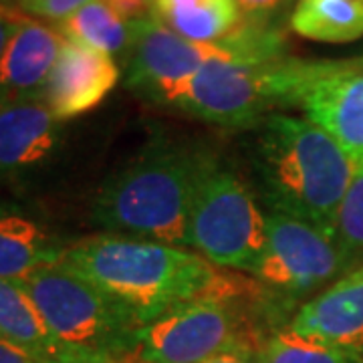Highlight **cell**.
Listing matches in <instances>:
<instances>
[{"instance_id":"obj_1","label":"cell","mask_w":363,"mask_h":363,"mask_svg":"<svg viewBox=\"0 0 363 363\" xmlns=\"http://www.w3.org/2000/svg\"><path fill=\"white\" fill-rule=\"evenodd\" d=\"M59 267L116 298L142 327L190 301H236L252 289L194 250L109 233L67 247Z\"/></svg>"},{"instance_id":"obj_2","label":"cell","mask_w":363,"mask_h":363,"mask_svg":"<svg viewBox=\"0 0 363 363\" xmlns=\"http://www.w3.org/2000/svg\"><path fill=\"white\" fill-rule=\"evenodd\" d=\"M257 128L252 169L264 204L335 236L355 174L350 156L307 117L272 113Z\"/></svg>"},{"instance_id":"obj_3","label":"cell","mask_w":363,"mask_h":363,"mask_svg":"<svg viewBox=\"0 0 363 363\" xmlns=\"http://www.w3.org/2000/svg\"><path fill=\"white\" fill-rule=\"evenodd\" d=\"M208 152L160 140L116 169L93 200L105 233L190 248V208Z\"/></svg>"},{"instance_id":"obj_4","label":"cell","mask_w":363,"mask_h":363,"mask_svg":"<svg viewBox=\"0 0 363 363\" xmlns=\"http://www.w3.org/2000/svg\"><path fill=\"white\" fill-rule=\"evenodd\" d=\"M16 283L67 347L93 363H128L142 325L116 298L59 264Z\"/></svg>"},{"instance_id":"obj_5","label":"cell","mask_w":363,"mask_h":363,"mask_svg":"<svg viewBox=\"0 0 363 363\" xmlns=\"http://www.w3.org/2000/svg\"><path fill=\"white\" fill-rule=\"evenodd\" d=\"M313 61L283 57L269 63L210 61L176 104L184 113L220 128H257L274 109L297 105Z\"/></svg>"},{"instance_id":"obj_6","label":"cell","mask_w":363,"mask_h":363,"mask_svg":"<svg viewBox=\"0 0 363 363\" xmlns=\"http://www.w3.org/2000/svg\"><path fill=\"white\" fill-rule=\"evenodd\" d=\"M267 247V216L233 168L208 152L190 208V248L218 269L255 274Z\"/></svg>"},{"instance_id":"obj_7","label":"cell","mask_w":363,"mask_h":363,"mask_svg":"<svg viewBox=\"0 0 363 363\" xmlns=\"http://www.w3.org/2000/svg\"><path fill=\"white\" fill-rule=\"evenodd\" d=\"M267 216V247L255 279L272 295L279 311L298 307L351 271L335 236L279 212Z\"/></svg>"},{"instance_id":"obj_8","label":"cell","mask_w":363,"mask_h":363,"mask_svg":"<svg viewBox=\"0 0 363 363\" xmlns=\"http://www.w3.org/2000/svg\"><path fill=\"white\" fill-rule=\"evenodd\" d=\"M264 337L234 301L198 298L142 327L128 363H202L230 350L257 353Z\"/></svg>"},{"instance_id":"obj_9","label":"cell","mask_w":363,"mask_h":363,"mask_svg":"<svg viewBox=\"0 0 363 363\" xmlns=\"http://www.w3.org/2000/svg\"><path fill=\"white\" fill-rule=\"evenodd\" d=\"M210 61L242 63L228 43L188 40L156 16H147L135 25V39L125 59V87L145 101L176 107L190 79Z\"/></svg>"},{"instance_id":"obj_10","label":"cell","mask_w":363,"mask_h":363,"mask_svg":"<svg viewBox=\"0 0 363 363\" xmlns=\"http://www.w3.org/2000/svg\"><path fill=\"white\" fill-rule=\"evenodd\" d=\"M295 107L341 145L355 168H362L363 57L315 61Z\"/></svg>"},{"instance_id":"obj_11","label":"cell","mask_w":363,"mask_h":363,"mask_svg":"<svg viewBox=\"0 0 363 363\" xmlns=\"http://www.w3.org/2000/svg\"><path fill=\"white\" fill-rule=\"evenodd\" d=\"M121 77L111 55L63 40L59 59L43 91V104L57 121H69L93 111L116 89Z\"/></svg>"},{"instance_id":"obj_12","label":"cell","mask_w":363,"mask_h":363,"mask_svg":"<svg viewBox=\"0 0 363 363\" xmlns=\"http://www.w3.org/2000/svg\"><path fill=\"white\" fill-rule=\"evenodd\" d=\"M289 327L298 335L363 353V264L305 301Z\"/></svg>"},{"instance_id":"obj_13","label":"cell","mask_w":363,"mask_h":363,"mask_svg":"<svg viewBox=\"0 0 363 363\" xmlns=\"http://www.w3.org/2000/svg\"><path fill=\"white\" fill-rule=\"evenodd\" d=\"M63 40L57 28L21 18L0 55V104L43 101Z\"/></svg>"},{"instance_id":"obj_14","label":"cell","mask_w":363,"mask_h":363,"mask_svg":"<svg viewBox=\"0 0 363 363\" xmlns=\"http://www.w3.org/2000/svg\"><path fill=\"white\" fill-rule=\"evenodd\" d=\"M59 123L40 99L0 104V178L45 164L57 152Z\"/></svg>"},{"instance_id":"obj_15","label":"cell","mask_w":363,"mask_h":363,"mask_svg":"<svg viewBox=\"0 0 363 363\" xmlns=\"http://www.w3.org/2000/svg\"><path fill=\"white\" fill-rule=\"evenodd\" d=\"M55 234L13 204H0V279L18 281L59 264L65 255Z\"/></svg>"},{"instance_id":"obj_16","label":"cell","mask_w":363,"mask_h":363,"mask_svg":"<svg viewBox=\"0 0 363 363\" xmlns=\"http://www.w3.org/2000/svg\"><path fill=\"white\" fill-rule=\"evenodd\" d=\"M0 339L26 351L37 363H93L52 335L16 281L0 279Z\"/></svg>"},{"instance_id":"obj_17","label":"cell","mask_w":363,"mask_h":363,"mask_svg":"<svg viewBox=\"0 0 363 363\" xmlns=\"http://www.w3.org/2000/svg\"><path fill=\"white\" fill-rule=\"evenodd\" d=\"M162 25L196 43H222L245 23L236 0H152Z\"/></svg>"},{"instance_id":"obj_18","label":"cell","mask_w":363,"mask_h":363,"mask_svg":"<svg viewBox=\"0 0 363 363\" xmlns=\"http://www.w3.org/2000/svg\"><path fill=\"white\" fill-rule=\"evenodd\" d=\"M135 23L125 21L104 0H91L77 13L67 16L57 25L59 35L93 51L128 59L135 39Z\"/></svg>"},{"instance_id":"obj_19","label":"cell","mask_w":363,"mask_h":363,"mask_svg":"<svg viewBox=\"0 0 363 363\" xmlns=\"http://www.w3.org/2000/svg\"><path fill=\"white\" fill-rule=\"evenodd\" d=\"M289 26L295 35L315 43H353L363 37V2L297 0Z\"/></svg>"},{"instance_id":"obj_20","label":"cell","mask_w":363,"mask_h":363,"mask_svg":"<svg viewBox=\"0 0 363 363\" xmlns=\"http://www.w3.org/2000/svg\"><path fill=\"white\" fill-rule=\"evenodd\" d=\"M257 363H363V353L295 333L289 325L271 331L257 350Z\"/></svg>"},{"instance_id":"obj_21","label":"cell","mask_w":363,"mask_h":363,"mask_svg":"<svg viewBox=\"0 0 363 363\" xmlns=\"http://www.w3.org/2000/svg\"><path fill=\"white\" fill-rule=\"evenodd\" d=\"M335 240L350 260L351 269L363 264V166L355 168L347 194L339 208Z\"/></svg>"},{"instance_id":"obj_22","label":"cell","mask_w":363,"mask_h":363,"mask_svg":"<svg viewBox=\"0 0 363 363\" xmlns=\"http://www.w3.org/2000/svg\"><path fill=\"white\" fill-rule=\"evenodd\" d=\"M91 0H13L25 14L37 16L43 21H52V23H61L67 16L77 13L81 6H85Z\"/></svg>"},{"instance_id":"obj_23","label":"cell","mask_w":363,"mask_h":363,"mask_svg":"<svg viewBox=\"0 0 363 363\" xmlns=\"http://www.w3.org/2000/svg\"><path fill=\"white\" fill-rule=\"evenodd\" d=\"M289 0H236L240 13L250 21H272Z\"/></svg>"},{"instance_id":"obj_24","label":"cell","mask_w":363,"mask_h":363,"mask_svg":"<svg viewBox=\"0 0 363 363\" xmlns=\"http://www.w3.org/2000/svg\"><path fill=\"white\" fill-rule=\"evenodd\" d=\"M117 14H121L125 21H143L147 16H154L152 13V0H104Z\"/></svg>"},{"instance_id":"obj_25","label":"cell","mask_w":363,"mask_h":363,"mask_svg":"<svg viewBox=\"0 0 363 363\" xmlns=\"http://www.w3.org/2000/svg\"><path fill=\"white\" fill-rule=\"evenodd\" d=\"M0 363H37L26 351L0 339Z\"/></svg>"},{"instance_id":"obj_26","label":"cell","mask_w":363,"mask_h":363,"mask_svg":"<svg viewBox=\"0 0 363 363\" xmlns=\"http://www.w3.org/2000/svg\"><path fill=\"white\" fill-rule=\"evenodd\" d=\"M202 363H257V355L248 350H230Z\"/></svg>"},{"instance_id":"obj_27","label":"cell","mask_w":363,"mask_h":363,"mask_svg":"<svg viewBox=\"0 0 363 363\" xmlns=\"http://www.w3.org/2000/svg\"><path fill=\"white\" fill-rule=\"evenodd\" d=\"M18 21H21V18H9V16L0 14V55H2V51H4L6 40H9L11 33H13L14 25H16Z\"/></svg>"},{"instance_id":"obj_28","label":"cell","mask_w":363,"mask_h":363,"mask_svg":"<svg viewBox=\"0 0 363 363\" xmlns=\"http://www.w3.org/2000/svg\"><path fill=\"white\" fill-rule=\"evenodd\" d=\"M11 4H13V0H0V14H4L9 18H18L16 13L11 9Z\"/></svg>"},{"instance_id":"obj_29","label":"cell","mask_w":363,"mask_h":363,"mask_svg":"<svg viewBox=\"0 0 363 363\" xmlns=\"http://www.w3.org/2000/svg\"><path fill=\"white\" fill-rule=\"evenodd\" d=\"M359 2H363V0H359Z\"/></svg>"}]
</instances>
